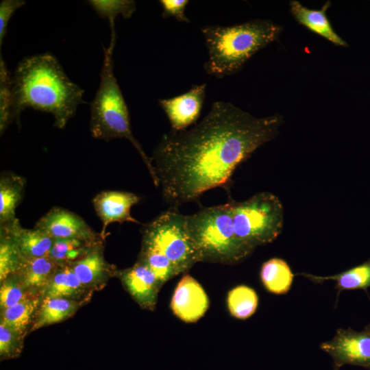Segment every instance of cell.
Segmentation results:
<instances>
[{
  "label": "cell",
  "mask_w": 370,
  "mask_h": 370,
  "mask_svg": "<svg viewBox=\"0 0 370 370\" xmlns=\"http://www.w3.org/2000/svg\"><path fill=\"white\" fill-rule=\"evenodd\" d=\"M320 348L332 358L334 367L352 365L370 369V323L362 331L338 328Z\"/></svg>",
  "instance_id": "cell-8"
},
{
  "label": "cell",
  "mask_w": 370,
  "mask_h": 370,
  "mask_svg": "<svg viewBox=\"0 0 370 370\" xmlns=\"http://www.w3.org/2000/svg\"><path fill=\"white\" fill-rule=\"evenodd\" d=\"M186 221L198 262L234 264L254 250L236 235L229 202L186 215Z\"/></svg>",
  "instance_id": "cell-5"
},
{
  "label": "cell",
  "mask_w": 370,
  "mask_h": 370,
  "mask_svg": "<svg viewBox=\"0 0 370 370\" xmlns=\"http://www.w3.org/2000/svg\"><path fill=\"white\" fill-rule=\"evenodd\" d=\"M87 2L99 16L109 21L111 29L110 45L114 47L116 42L115 18L119 14L125 18H130L136 10V1L132 0H89Z\"/></svg>",
  "instance_id": "cell-26"
},
{
  "label": "cell",
  "mask_w": 370,
  "mask_h": 370,
  "mask_svg": "<svg viewBox=\"0 0 370 370\" xmlns=\"http://www.w3.org/2000/svg\"><path fill=\"white\" fill-rule=\"evenodd\" d=\"M208 306V297L200 284L184 275L172 297L171 308L174 314L186 323H194L204 315Z\"/></svg>",
  "instance_id": "cell-12"
},
{
  "label": "cell",
  "mask_w": 370,
  "mask_h": 370,
  "mask_svg": "<svg viewBox=\"0 0 370 370\" xmlns=\"http://www.w3.org/2000/svg\"><path fill=\"white\" fill-rule=\"evenodd\" d=\"M282 123L279 114L256 117L230 102H214L199 123L171 131L156 146L151 159L164 200L177 208L208 190L227 188L236 167L273 140Z\"/></svg>",
  "instance_id": "cell-1"
},
{
  "label": "cell",
  "mask_w": 370,
  "mask_h": 370,
  "mask_svg": "<svg viewBox=\"0 0 370 370\" xmlns=\"http://www.w3.org/2000/svg\"><path fill=\"white\" fill-rule=\"evenodd\" d=\"M116 274L140 307L149 310L154 309L162 285L145 264L138 260L132 267L117 271Z\"/></svg>",
  "instance_id": "cell-11"
},
{
  "label": "cell",
  "mask_w": 370,
  "mask_h": 370,
  "mask_svg": "<svg viewBox=\"0 0 370 370\" xmlns=\"http://www.w3.org/2000/svg\"><path fill=\"white\" fill-rule=\"evenodd\" d=\"M140 200V197L134 193L119 190L101 191L93 198L92 205L103 224L100 234L103 240L106 228L110 223H140L130 212L132 207Z\"/></svg>",
  "instance_id": "cell-13"
},
{
  "label": "cell",
  "mask_w": 370,
  "mask_h": 370,
  "mask_svg": "<svg viewBox=\"0 0 370 370\" xmlns=\"http://www.w3.org/2000/svg\"><path fill=\"white\" fill-rule=\"evenodd\" d=\"M104 58L100 84L90 103V132L95 138L108 141L126 138L135 147L145 164L153 184L158 187L152 159L134 137L127 106L114 73V48L103 47Z\"/></svg>",
  "instance_id": "cell-4"
},
{
  "label": "cell",
  "mask_w": 370,
  "mask_h": 370,
  "mask_svg": "<svg viewBox=\"0 0 370 370\" xmlns=\"http://www.w3.org/2000/svg\"><path fill=\"white\" fill-rule=\"evenodd\" d=\"M25 4L23 0H3L0 3V48L7 32V27L14 13Z\"/></svg>",
  "instance_id": "cell-32"
},
{
  "label": "cell",
  "mask_w": 370,
  "mask_h": 370,
  "mask_svg": "<svg viewBox=\"0 0 370 370\" xmlns=\"http://www.w3.org/2000/svg\"><path fill=\"white\" fill-rule=\"evenodd\" d=\"M297 275L307 278L316 284H321L326 280L336 282L337 297L344 290L364 289L370 286V261L352 267L348 270L334 275L319 276L310 273H301Z\"/></svg>",
  "instance_id": "cell-20"
},
{
  "label": "cell",
  "mask_w": 370,
  "mask_h": 370,
  "mask_svg": "<svg viewBox=\"0 0 370 370\" xmlns=\"http://www.w3.org/2000/svg\"><path fill=\"white\" fill-rule=\"evenodd\" d=\"M1 283L0 306L1 310L34 295L23 287L16 275L8 278Z\"/></svg>",
  "instance_id": "cell-30"
},
{
  "label": "cell",
  "mask_w": 370,
  "mask_h": 370,
  "mask_svg": "<svg viewBox=\"0 0 370 370\" xmlns=\"http://www.w3.org/2000/svg\"><path fill=\"white\" fill-rule=\"evenodd\" d=\"M25 179L14 173L5 172L0 177V224L16 220L15 212L23 199Z\"/></svg>",
  "instance_id": "cell-18"
},
{
  "label": "cell",
  "mask_w": 370,
  "mask_h": 370,
  "mask_svg": "<svg viewBox=\"0 0 370 370\" xmlns=\"http://www.w3.org/2000/svg\"><path fill=\"white\" fill-rule=\"evenodd\" d=\"M334 370H339V368L334 367Z\"/></svg>",
  "instance_id": "cell-34"
},
{
  "label": "cell",
  "mask_w": 370,
  "mask_h": 370,
  "mask_svg": "<svg viewBox=\"0 0 370 370\" xmlns=\"http://www.w3.org/2000/svg\"><path fill=\"white\" fill-rule=\"evenodd\" d=\"M228 202L236 235L252 249L271 243L280 234L283 207L273 193L260 192L243 201Z\"/></svg>",
  "instance_id": "cell-6"
},
{
  "label": "cell",
  "mask_w": 370,
  "mask_h": 370,
  "mask_svg": "<svg viewBox=\"0 0 370 370\" xmlns=\"http://www.w3.org/2000/svg\"><path fill=\"white\" fill-rule=\"evenodd\" d=\"M282 27L267 19H254L230 26L201 28L208 59L206 71L218 78L236 74L258 51L278 39Z\"/></svg>",
  "instance_id": "cell-3"
},
{
  "label": "cell",
  "mask_w": 370,
  "mask_h": 370,
  "mask_svg": "<svg viewBox=\"0 0 370 370\" xmlns=\"http://www.w3.org/2000/svg\"><path fill=\"white\" fill-rule=\"evenodd\" d=\"M39 306V298L31 295L19 303L1 310V323L25 336L32 317Z\"/></svg>",
  "instance_id": "cell-25"
},
{
  "label": "cell",
  "mask_w": 370,
  "mask_h": 370,
  "mask_svg": "<svg viewBox=\"0 0 370 370\" xmlns=\"http://www.w3.org/2000/svg\"><path fill=\"white\" fill-rule=\"evenodd\" d=\"M58 267L49 256L25 259L16 275L23 287L36 295L39 291H44Z\"/></svg>",
  "instance_id": "cell-17"
},
{
  "label": "cell",
  "mask_w": 370,
  "mask_h": 370,
  "mask_svg": "<svg viewBox=\"0 0 370 370\" xmlns=\"http://www.w3.org/2000/svg\"><path fill=\"white\" fill-rule=\"evenodd\" d=\"M102 242L93 246L70 266L83 286L89 290L99 289L116 273L115 267L104 258Z\"/></svg>",
  "instance_id": "cell-14"
},
{
  "label": "cell",
  "mask_w": 370,
  "mask_h": 370,
  "mask_svg": "<svg viewBox=\"0 0 370 370\" xmlns=\"http://www.w3.org/2000/svg\"><path fill=\"white\" fill-rule=\"evenodd\" d=\"M206 88V84L194 85L182 95L158 101L170 122L171 131L185 130L197 122L203 108Z\"/></svg>",
  "instance_id": "cell-10"
},
{
  "label": "cell",
  "mask_w": 370,
  "mask_h": 370,
  "mask_svg": "<svg viewBox=\"0 0 370 370\" xmlns=\"http://www.w3.org/2000/svg\"><path fill=\"white\" fill-rule=\"evenodd\" d=\"M227 302L232 316L239 319H246L255 312L258 297L253 288L240 285L228 293Z\"/></svg>",
  "instance_id": "cell-27"
},
{
  "label": "cell",
  "mask_w": 370,
  "mask_h": 370,
  "mask_svg": "<svg viewBox=\"0 0 370 370\" xmlns=\"http://www.w3.org/2000/svg\"><path fill=\"white\" fill-rule=\"evenodd\" d=\"M79 306V304L76 300L44 297L38 308L32 330L57 323L69 318L76 312Z\"/></svg>",
  "instance_id": "cell-19"
},
{
  "label": "cell",
  "mask_w": 370,
  "mask_h": 370,
  "mask_svg": "<svg viewBox=\"0 0 370 370\" xmlns=\"http://www.w3.org/2000/svg\"><path fill=\"white\" fill-rule=\"evenodd\" d=\"M138 260L145 264L163 285L180 274L173 264L160 251L142 245Z\"/></svg>",
  "instance_id": "cell-29"
},
{
  "label": "cell",
  "mask_w": 370,
  "mask_h": 370,
  "mask_svg": "<svg viewBox=\"0 0 370 370\" xmlns=\"http://www.w3.org/2000/svg\"><path fill=\"white\" fill-rule=\"evenodd\" d=\"M24 336L1 323L0 324V358L8 360L20 356L23 345Z\"/></svg>",
  "instance_id": "cell-31"
},
{
  "label": "cell",
  "mask_w": 370,
  "mask_h": 370,
  "mask_svg": "<svg viewBox=\"0 0 370 370\" xmlns=\"http://www.w3.org/2000/svg\"><path fill=\"white\" fill-rule=\"evenodd\" d=\"M13 120L20 123L26 108L53 115L54 125L63 129L86 101L84 90L66 75L55 56L42 53L23 58L12 75Z\"/></svg>",
  "instance_id": "cell-2"
},
{
  "label": "cell",
  "mask_w": 370,
  "mask_h": 370,
  "mask_svg": "<svg viewBox=\"0 0 370 370\" xmlns=\"http://www.w3.org/2000/svg\"><path fill=\"white\" fill-rule=\"evenodd\" d=\"M87 290L70 265L58 267L44 290V297L75 300Z\"/></svg>",
  "instance_id": "cell-21"
},
{
  "label": "cell",
  "mask_w": 370,
  "mask_h": 370,
  "mask_svg": "<svg viewBox=\"0 0 370 370\" xmlns=\"http://www.w3.org/2000/svg\"><path fill=\"white\" fill-rule=\"evenodd\" d=\"M20 224L16 220L0 224V280L16 275L20 271L24 258L18 248L16 231Z\"/></svg>",
  "instance_id": "cell-16"
},
{
  "label": "cell",
  "mask_w": 370,
  "mask_h": 370,
  "mask_svg": "<svg viewBox=\"0 0 370 370\" xmlns=\"http://www.w3.org/2000/svg\"><path fill=\"white\" fill-rule=\"evenodd\" d=\"M330 5V1H327L321 9L312 10L296 0L289 3L290 12L299 24L336 46L347 47V43L335 32L327 16Z\"/></svg>",
  "instance_id": "cell-15"
},
{
  "label": "cell",
  "mask_w": 370,
  "mask_h": 370,
  "mask_svg": "<svg viewBox=\"0 0 370 370\" xmlns=\"http://www.w3.org/2000/svg\"><path fill=\"white\" fill-rule=\"evenodd\" d=\"M102 241L103 239L96 241L79 238L56 239L54 240L49 256L60 267L71 265Z\"/></svg>",
  "instance_id": "cell-24"
},
{
  "label": "cell",
  "mask_w": 370,
  "mask_h": 370,
  "mask_svg": "<svg viewBox=\"0 0 370 370\" xmlns=\"http://www.w3.org/2000/svg\"><path fill=\"white\" fill-rule=\"evenodd\" d=\"M142 245L151 247L165 256L180 273L198 262L188 233L186 215L171 207L145 225Z\"/></svg>",
  "instance_id": "cell-7"
},
{
  "label": "cell",
  "mask_w": 370,
  "mask_h": 370,
  "mask_svg": "<svg viewBox=\"0 0 370 370\" xmlns=\"http://www.w3.org/2000/svg\"><path fill=\"white\" fill-rule=\"evenodd\" d=\"M35 227L44 231L54 240L103 239L101 234L94 232L79 216L60 207L51 208L36 222Z\"/></svg>",
  "instance_id": "cell-9"
},
{
  "label": "cell",
  "mask_w": 370,
  "mask_h": 370,
  "mask_svg": "<svg viewBox=\"0 0 370 370\" xmlns=\"http://www.w3.org/2000/svg\"><path fill=\"white\" fill-rule=\"evenodd\" d=\"M160 4L163 10L164 18L173 17L179 22L190 23L185 14V10L188 3L187 0H160Z\"/></svg>",
  "instance_id": "cell-33"
},
{
  "label": "cell",
  "mask_w": 370,
  "mask_h": 370,
  "mask_svg": "<svg viewBox=\"0 0 370 370\" xmlns=\"http://www.w3.org/2000/svg\"><path fill=\"white\" fill-rule=\"evenodd\" d=\"M260 278L268 291L283 295L290 290L293 274L285 260L273 258L262 264Z\"/></svg>",
  "instance_id": "cell-23"
},
{
  "label": "cell",
  "mask_w": 370,
  "mask_h": 370,
  "mask_svg": "<svg viewBox=\"0 0 370 370\" xmlns=\"http://www.w3.org/2000/svg\"><path fill=\"white\" fill-rule=\"evenodd\" d=\"M13 82L0 53V134L3 135L13 120Z\"/></svg>",
  "instance_id": "cell-28"
},
{
  "label": "cell",
  "mask_w": 370,
  "mask_h": 370,
  "mask_svg": "<svg viewBox=\"0 0 370 370\" xmlns=\"http://www.w3.org/2000/svg\"><path fill=\"white\" fill-rule=\"evenodd\" d=\"M16 235L19 250L24 259L49 255L54 239L44 231L36 227L25 229L20 223L17 226Z\"/></svg>",
  "instance_id": "cell-22"
}]
</instances>
